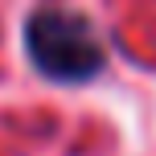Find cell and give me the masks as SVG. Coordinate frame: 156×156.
Segmentation results:
<instances>
[{"label": "cell", "mask_w": 156, "mask_h": 156, "mask_svg": "<svg viewBox=\"0 0 156 156\" xmlns=\"http://www.w3.org/2000/svg\"><path fill=\"white\" fill-rule=\"evenodd\" d=\"M25 54L37 74L66 86L90 82L107 66V49H103L94 25L82 12L58 4H37L25 16Z\"/></svg>", "instance_id": "1"}]
</instances>
